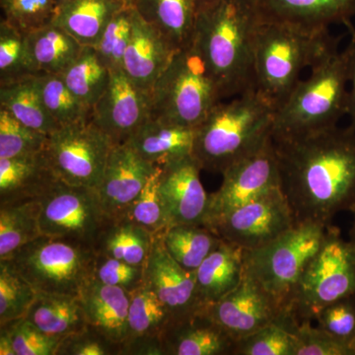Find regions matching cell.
<instances>
[{"instance_id":"cell-54","label":"cell","mask_w":355,"mask_h":355,"mask_svg":"<svg viewBox=\"0 0 355 355\" xmlns=\"http://www.w3.org/2000/svg\"><path fill=\"white\" fill-rule=\"evenodd\" d=\"M125 2H128V3L132 4V2L135 1V0H125Z\"/></svg>"},{"instance_id":"cell-48","label":"cell","mask_w":355,"mask_h":355,"mask_svg":"<svg viewBox=\"0 0 355 355\" xmlns=\"http://www.w3.org/2000/svg\"><path fill=\"white\" fill-rule=\"evenodd\" d=\"M112 355L123 354V347L114 343L94 329L67 336L60 343L57 355Z\"/></svg>"},{"instance_id":"cell-43","label":"cell","mask_w":355,"mask_h":355,"mask_svg":"<svg viewBox=\"0 0 355 355\" xmlns=\"http://www.w3.org/2000/svg\"><path fill=\"white\" fill-rule=\"evenodd\" d=\"M0 6L2 19L25 34L53 23L58 11L55 0H0Z\"/></svg>"},{"instance_id":"cell-20","label":"cell","mask_w":355,"mask_h":355,"mask_svg":"<svg viewBox=\"0 0 355 355\" xmlns=\"http://www.w3.org/2000/svg\"><path fill=\"white\" fill-rule=\"evenodd\" d=\"M176 51L160 32L137 12L132 37L121 70L135 85L151 97L159 77L167 69Z\"/></svg>"},{"instance_id":"cell-36","label":"cell","mask_w":355,"mask_h":355,"mask_svg":"<svg viewBox=\"0 0 355 355\" xmlns=\"http://www.w3.org/2000/svg\"><path fill=\"white\" fill-rule=\"evenodd\" d=\"M35 78L46 111L60 127L90 120L92 109L71 92L60 74H37Z\"/></svg>"},{"instance_id":"cell-50","label":"cell","mask_w":355,"mask_h":355,"mask_svg":"<svg viewBox=\"0 0 355 355\" xmlns=\"http://www.w3.org/2000/svg\"><path fill=\"white\" fill-rule=\"evenodd\" d=\"M0 355H16L12 338L4 327L0 329Z\"/></svg>"},{"instance_id":"cell-41","label":"cell","mask_w":355,"mask_h":355,"mask_svg":"<svg viewBox=\"0 0 355 355\" xmlns=\"http://www.w3.org/2000/svg\"><path fill=\"white\" fill-rule=\"evenodd\" d=\"M48 139V135L27 127L6 110L0 108V159L43 153Z\"/></svg>"},{"instance_id":"cell-45","label":"cell","mask_w":355,"mask_h":355,"mask_svg":"<svg viewBox=\"0 0 355 355\" xmlns=\"http://www.w3.org/2000/svg\"><path fill=\"white\" fill-rule=\"evenodd\" d=\"M0 327L10 333L16 355H57L62 340L46 335L25 318Z\"/></svg>"},{"instance_id":"cell-33","label":"cell","mask_w":355,"mask_h":355,"mask_svg":"<svg viewBox=\"0 0 355 355\" xmlns=\"http://www.w3.org/2000/svg\"><path fill=\"white\" fill-rule=\"evenodd\" d=\"M40 211L39 200L0 205V260H8L42 235Z\"/></svg>"},{"instance_id":"cell-30","label":"cell","mask_w":355,"mask_h":355,"mask_svg":"<svg viewBox=\"0 0 355 355\" xmlns=\"http://www.w3.org/2000/svg\"><path fill=\"white\" fill-rule=\"evenodd\" d=\"M25 319L53 338H64L88 328L78 297L38 292Z\"/></svg>"},{"instance_id":"cell-14","label":"cell","mask_w":355,"mask_h":355,"mask_svg":"<svg viewBox=\"0 0 355 355\" xmlns=\"http://www.w3.org/2000/svg\"><path fill=\"white\" fill-rule=\"evenodd\" d=\"M207 312L235 342L288 315L245 268L240 284Z\"/></svg>"},{"instance_id":"cell-11","label":"cell","mask_w":355,"mask_h":355,"mask_svg":"<svg viewBox=\"0 0 355 355\" xmlns=\"http://www.w3.org/2000/svg\"><path fill=\"white\" fill-rule=\"evenodd\" d=\"M42 234L64 238L94 249L107 221L97 189L55 179L41 198Z\"/></svg>"},{"instance_id":"cell-29","label":"cell","mask_w":355,"mask_h":355,"mask_svg":"<svg viewBox=\"0 0 355 355\" xmlns=\"http://www.w3.org/2000/svg\"><path fill=\"white\" fill-rule=\"evenodd\" d=\"M125 0H74L58 10L53 23L62 27L83 46H94Z\"/></svg>"},{"instance_id":"cell-34","label":"cell","mask_w":355,"mask_h":355,"mask_svg":"<svg viewBox=\"0 0 355 355\" xmlns=\"http://www.w3.org/2000/svg\"><path fill=\"white\" fill-rule=\"evenodd\" d=\"M162 241L168 253L180 266L196 272L222 239L207 226L179 224L165 231Z\"/></svg>"},{"instance_id":"cell-10","label":"cell","mask_w":355,"mask_h":355,"mask_svg":"<svg viewBox=\"0 0 355 355\" xmlns=\"http://www.w3.org/2000/svg\"><path fill=\"white\" fill-rule=\"evenodd\" d=\"M113 146V140L90 119L51 133L44 154L58 179L98 189Z\"/></svg>"},{"instance_id":"cell-5","label":"cell","mask_w":355,"mask_h":355,"mask_svg":"<svg viewBox=\"0 0 355 355\" xmlns=\"http://www.w3.org/2000/svg\"><path fill=\"white\" fill-rule=\"evenodd\" d=\"M338 44L329 30L261 22L254 50V89L277 111L301 80L303 70L314 67Z\"/></svg>"},{"instance_id":"cell-37","label":"cell","mask_w":355,"mask_h":355,"mask_svg":"<svg viewBox=\"0 0 355 355\" xmlns=\"http://www.w3.org/2000/svg\"><path fill=\"white\" fill-rule=\"evenodd\" d=\"M298 324L291 315H282L265 328L237 340L233 355H295Z\"/></svg>"},{"instance_id":"cell-49","label":"cell","mask_w":355,"mask_h":355,"mask_svg":"<svg viewBox=\"0 0 355 355\" xmlns=\"http://www.w3.org/2000/svg\"><path fill=\"white\" fill-rule=\"evenodd\" d=\"M352 40L349 44L352 46V60H350V76L349 87V101H347V116H349L350 127L355 130V30L352 23L347 25Z\"/></svg>"},{"instance_id":"cell-31","label":"cell","mask_w":355,"mask_h":355,"mask_svg":"<svg viewBox=\"0 0 355 355\" xmlns=\"http://www.w3.org/2000/svg\"><path fill=\"white\" fill-rule=\"evenodd\" d=\"M154 236L125 218L107 219L95 243L96 254L146 266Z\"/></svg>"},{"instance_id":"cell-32","label":"cell","mask_w":355,"mask_h":355,"mask_svg":"<svg viewBox=\"0 0 355 355\" xmlns=\"http://www.w3.org/2000/svg\"><path fill=\"white\" fill-rule=\"evenodd\" d=\"M0 108L33 130L50 135L58 128L44 107L35 76L0 85Z\"/></svg>"},{"instance_id":"cell-17","label":"cell","mask_w":355,"mask_h":355,"mask_svg":"<svg viewBox=\"0 0 355 355\" xmlns=\"http://www.w3.org/2000/svg\"><path fill=\"white\" fill-rule=\"evenodd\" d=\"M193 155L161 166L159 193L164 202L170 227L179 224L205 225L209 210L207 195Z\"/></svg>"},{"instance_id":"cell-52","label":"cell","mask_w":355,"mask_h":355,"mask_svg":"<svg viewBox=\"0 0 355 355\" xmlns=\"http://www.w3.org/2000/svg\"><path fill=\"white\" fill-rule=\"evenodd\" d=\"M352 214H354V221H352V228L349 230V240H352L355 244V209Z\"/></svg>"},{"instance_id":"cell-46","label":"cell","mask_w":355,"mask_h":355,"mask_svg":"<svg viewBox=\"0 0 355 355\" xmlns=\"http://www.w3.org/2000/svg\"><path fill=\"white\" fill-rule=\"evenodd\" d=\"M146 266H132L125 261L96 254L93 279L108 286H119L132 293L144 284Z\"/></svg>"},{"instance_id":"cell-15","label":"cell","mask_w":355,"mask_h":355,"mask_svg":"<svg viewBox=\"0 0 355 355\" xmlns=\"http://www.w3.org/2000/svg\"><path fill=\"white\" fill-rule=\"evenodd\" d=\"M150 118V95L135 85L123 70L112 72L108 88L91 112L94 125L114 144H121Z\"/></svg>"},{"instance_id":"cell-21","label":"cell","mask_w":355,"mask_h":355,"mask_svg":"<svg viewBox=\"0 0 355 355\" xmlns=\"http://www.w3.org/2000/svg\"><path fill=\"white\" fill-rule=\"evenodd\" d=\"M171 320L169 310L146 284L132 291L123 354H164L161 336Z\"/></svg>"},{"instance_id":"cell-44","label":"cell","mask_w":355,"mask_h":355,"mask_svg":"<svg viewBox=\"0 0 355 355\" xmlns=\"http://www.w3.org/2000/svg\"><path fill=\"white\" fill-rule=\"evenodd\" d=\"M315 321L322 330L355 349V295L326 306Z\"/></svg>"},{"instance_id":"cell-38","label":"cell","mask_w":355,"mask_h":355,"mask_svg":"<svg viewBox=\"0 0 355 355\" xmlns=\"http://www.w3.org/2000/svg\"><path fill=\"white\" fill-rule=\"evenodd\" d=\"M37 294L10 261L0 260V324L25 318Z\"/></svg>"},{"instance_id":"cell-35","label":"cell","mask_w":355,"mask_h":355,"mask_svg":"<svg viewBox=\"0 0 355 355\" xmlns=\"http://www.w3.org/2000/svg\"><path fill=\"white\" fill-rule=\"evenodd\" d=\"M60 76L71 92L92 109L108 88L112 72L98 57L94 46H85Z\"/></svg>"},{"instance_id":"cell-26","label":"cell","mask_w":355,"mask_h":355,"mask_svg":"<svg viewBox=\"0 0 355 355\" xmlns=\"http://www.w3.org/2000/svg\"><path fill=\"white\" fill-rule=\"evenodd\" d=\"M245 250L222 240L196 270L200 301L205 308L216 304L241 282Z\"/></svg>"},{"instance_id":"cell-1","label":"cell","mask_w":355,"mask_h":355,"mask_svg":"<svg viewBox=\"0 0 355 355\" xmlns=\"http://www.w3.org/2000/svg\"><path fill=\"white\" fill-rule=\"evenodd\" d=\"M280 189L296 223L330 226L355 209V130L333 128L302 137L272 139Z\"/></svg>"},{"instance_id":"cell-24","label":"cell","mask_w":355,"mask_h":355,"mask_svg":"<svg viewBox=\"0 0 355 355\" xmlns=\"http://www.w3.org/2000/svg\"><path fill=\"white\" fill-rule=\"evenodd\" d=\"M196 128L150 118L125 142L151 164L161 166L193 155Z\"/></svg>"},{"instance_id":"cell-28","label":"cell","mask_w":355,"mask_h":355,"mask_svg":"<svg viewBox=\"0 0 355 355\" xmlns=\"http://www.w3.org/2000/svg\"><path fill=\"white\" fill-rule=\"evenodd\" d=\"M132 6L177 51L193 42L198 18L196 0H135Z\"/></svg>"},{"instance_id":"cell-47","label":"cell","mask_w":355,"mask_h":355,"mask_svg":"<svg viewBox=\"0 0 355 355\" xmlns=\"http://www.w3.org/2000/svg\"><path fill=\"white\" fill-rule=\"evenodd\" d=\"M295 355H355V349L329 335L311 321H302L295 329Z\"/></svg>"},{"instance_id":"cell-2","label":"cell","mask_w":355,"mask_h":355,"mask_svg":"<svg viewBox=\"0 0 355 355\" xmlns=\"http://www.w3.org/2000/svg\"><path fill=\"white\" fill-rule=\"evenodd\" d=\"M261 24L252 0H220L198 13L193 42L222 99L256 90L254 50Z\"/></svg>"},{"instance_id":"cell-4","label":"cell","mask_w":355,"mask_h":355,"mask_svg":"<svg viewBox=\"0 0 355 355\" xmlns=\"http://www.w3.org/2000/svg\"><path fill=\"white\" fill-rule=\"evenodd\" d=\"M352 46L329 53L275 111L272 139L302 137L338 127L347 114Z\"/></svg>"},{"instance_id":"cell-40","label":"cell","mask_w":355,"mask_h":355,"mask_svg":"<svg viewBox=\"0 0 355 355\" xmlns=\"http://www.w3.org/2000/svg\"><path fill=\"white\" fill-rule=\"evenodd\" d=\"M137 10L132 4L121 8L107 26L101 39L95 44L98 57L110 71H118L123 67V60L132 37Z\"/></svg>"},{"instance_id":"cell-13","label":"cell","mask_w":355,"mask_h":355,"mask_svg":"<svg viewBox=\"0 0 355 355\" xmlns=\"http://www.w3.org/2000/svg\"><path fill=\"white\" fill-rule=\"evenodd\" d=\"M220 188L209 195L205 226L237 207L280 188L279 165L272 137L260 148L222 173Z\"/></svg>"},{"instance_id":"cell-16","label":"cell","mask_w":355,"mask_h":355,"mask_svg":"<svg viewBox=\"0 0 355 355\" xmlns=\"http://www.w3.org/2000/svg\"><path fill=\"white\" fill-rule=\"evenodd\" d=\"M144 284L171 314V321L207 310L198 296L195 272L187 270L165 249L162 235L154 237L144 268Z\"/></svg>"},{"instance_id":"cell-39","label":"cell","mask_w":355,"mask_h":355,"mask_svg":"<svg viewBox=\"0 0 355 355\" xmlns=\"http://www.w3.org/2000/svg\"><path fill=\"white\" fill-rule=\"evenodd\" d=\"M159 175L160 167H158L139 195L121 216L146 229L154 237L164 234L165 231L170 227L164 202L159 193Z\"/></svg>"},{"instance_id":"cell-6","label":"cell","mask_w":355,"mask_h":355,"mask_svg":"<svg viewBox=\"0 0 355 355\" xmlns=\"http://www.w3.org/2000/svg\"><path fill=\"white\" fill-rule=\"evenodd\" d=\"M195 42L175 53L151 93V118L196 128L222 101Z\"/></svg>"},{"instance_id":"cell-8","label":"cell","mask_w":355,"mask_h":355,"mask_svg":"<svg viewBox=\"0 0 355 355\" xmlns=\"http://www.w3.org/2000/svg\"><path fill=\"white\" fill-rule=\"evenodd\" d=\"M95 258L92 247L42 234L7 261L37 292L79 298L93 279Z\"/></svg>"},{"instance_id":"cell-7","label":"cell","mask_w":355,"mask_h":355,"mask_svg":"<svg viewBox=\"0 0 355 355\" xmlns=\"http://www.w3.org/2000/svg\"><path fill=\"white\" fill-rule=\"evenodd\" d=\"M328 226L296 223L265 246L245 251V272L254 277L286 314L308 263L323 245ZM292 316V315H291Z\"/></svg>"},{"instance_id":"cell-27","label":"cell","mask_w":355,"mask_h":355,"mask_svg":"<svg viewBox=\"0 0 355 355\" xmlns=\"http://www.w3.org/2000/svg\"><path fill=\"white\" fill-rule=\"evenodd\" d=\"M25 40L34 76L62 73L84 46L53 22L26 33Z\"/></svg>"},{"instance_id":"cell-3","label":"cell","mask_w":355,"mask_h":355,"mask_svg":"<svg viewBox=\"0 0 355 355\" xmlns=\"http://www.w3.org/2000/svg\"><path fill=\"white\" fill-rule=\"evenodd\" d=\"M275 114L256 90L219 102L196 128L193 158L202 170L222 174L272 137Z\"/></svg>"},{"instance_id":"cell-22","label":"cell","mask_w":355,"mask_h":355,"mask_svg":"<svg viewBox=\"0 0 355 355\" xmlns=\"http://www.w3.org/2000/svg\"><path fill=\"white\" fill-rule=\"evenodd\" d=\"M165 354H233L235 340L217 324L207 310L171 321L161 336Z\"/></svg>"},{"instance_id":"cell-19","label":"cell","mask_w":355,"mask_h":355,"mask_svg":"<svg viewBox=\"0 0 355 355\" xmlns=\"http://www.w3.org/2000/svg\"><path fill=\"white\" fill-rule=\"evenodd\" d=\"M261 22L284 23L312 31L350 24L355 0H252Z\"/></svg>"},{"instance_id":"cell-18","label":"cell","mask_w":355,"mask_h":355,"mask_svg":"<svg viewBox=\"0 0 355 355\" xmlns=\"http://www.w3.org/2000/svg\"><path fill=\"white\" fill-rule=\"evenodd\" d=\"M157 169L128 144H114L97 189L107 219L123 216Z\"/></svg>"},{"instance_id":"cell-12","label":"cell","mask_w":355,"mask_h":355,"mask_svg":"<svg viewBox=\"0 0 355 355\" xmlns=\"http://www.w3.org/2000/svg\"><path fill=\"white\" fill-rule=\"evenodd\" d=\"M282 189L277 188L237 207L207 227L245 251L265 246L295 225Z\"/></svg>"},{"instance_id":"cell-25","label":"cell","mask_w":355,"mask_h":355,"mask_svg":"<svg viewBox=\"0 0 355 355\" xmlns=\"http://www.w3.org/2000/svg\"><path fill=\"white\" fill-rule=\"evenodd\" d=\"M55 179L44 150L0 159V205L39 200Z\"/></svg>"},{"instance_id":"cell-9","label":"cell","mask_w":355,"mask_h":355,"mask_svg":"<svg viewBox=\"0 0 355 355\" xmlns=\"http://www.w3.org/2000/svg\"><path fill=\"white\" fill-rule=\"evenodd\" d=\"M355 295V244L343 239L340 229L328 226L323 245L308 263L291 305L300 323L316 319L331 303Z\"/></svg>"},{"instance_id":"cell-51","label":"cell","mask_w":355,"mask_h":355,"mask_svg":"<svg viewBox=\"0 0 355 355\" xmlns=\"http://www.w3.org/2000/svg\"><path fill=\"white\" fill-rule=\"evenodd\" d=\"M219 1H220V0H196V3H197L198 13L200 12V11H202V9L207 8V7L214 6V4H216Z\"/></svg>"},{"instance_id":"cell-23","label":"cell","mask_w":355,"mask_h":355,"mask_svg":"<svg viewBox=\"0 0 355 355\" xmlns=\"http://www.w3.org/2000/svg\"><path fill=\"white\" fill-rule=\"evenodd\" d=\"M79 301L88 326L123 347L128 336L130 292L92 279L79 296Z\"/></svg>"},{"instance_id":"cell-53","label":"cell","mask_w":355,"mask_h":355,"mask_svg":"<svg viewBox=\"0 0 355 355\" xmlns=\"http://www.w3.org/2000/svg\"><path fill=\"white\" fill-rule=\"evenodd\" d=\"M73 1L74 0H55V2H57L58 10H60V8H62V7L69 6V3H71V2Z\"/></svg>"},{"instance_id":"cell-42","label":"cell","mask_w":355,"mask_h":355,"mask_svg":"<svg viewBox=\"0 0 355 355\" xmlns=\"http://www.w3.org/2000/svg\"><path fill=\"white\" fill-rule=\"evenodd\" d=\"M34 76L27 48L25 33L4 19L0 22V85Z\"/></svg>"}]
</instances>
